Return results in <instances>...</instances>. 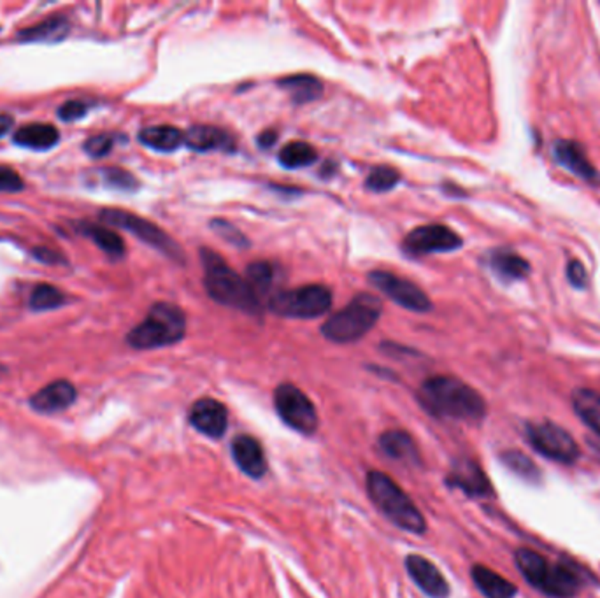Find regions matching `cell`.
<instances>
[{
  "mask_svg": "<svg viewBox=\"0 0 600 598\" xmlns=\"http://www.w3.org/2000/svg\"><path fill=\"white\" fill-rule=\"evenodd\" d=\"M66 302V295L59 288H55L52 284H46V283L37 284L32 290L30 300H28L32 311H52V309H57V307L64 306Z\"/></svg>",
  "mask_w": 600,
  "mask_h": 598,
  "instance_id": "f546056e",
  "label": "cell"
},
{
  "mask_svg": "<svg viewBox=\"0 0 600 598\" xmlns=\"http://www.w3.org/2000/svg\"><path fill=\"white\" fill-rule=\"evenodd\" d=\"M185 144L199 153L207 151H225L230 153L236 149V140L232 135L211 125H196L185 133Z\"/></svg>",
  "mask_w": 600,
  "mask_h": 598,
  "instance_id": "ac0fdd59",
  "label": "cell"
},
{
  "mask_svg": "<svg viewBox=\"0 0 600 598\" xmlns=\"http://www.w3.org/2000/svg\"><path fill=\"white\" fill-rule=\"evenodd\" d=\"M23 188H25V183L20 178V174L11 167L0 165V192L14 194V192H21Z\"/></svg>",
  "mask_w": 600,
  "mask_h": 598,
  "instance_id": "8d00e7d4",
  "label": "cell"
},
{
  "mask_svg": "<svg viewBox=\"0 0 600 598\" xmlns=\"http://www.w3.org/2000/svg\"><path fill=\"white\" fill-rule=\"evenodd\" d=\"M553 158L565 167L569 172L576 174L590 185H600V174L590 158L587 156L585 148L576 140L560 139L553 144Z\"/></svg>",
  "mask_w": 600,
  "mask_h": 598,
  "instance_id": "4fadbf2b",
  "label": "cell"
},
{
  "mask_svg": "<svg viewBox=\"0 0 600 598\" xmlns=\"http://www.w3.org/2000/svg\"><path fill=\"white\" fill-rule=\"evenodd\" d=\"M81 232L88 235L104 253H108L113 259H122L125 255V243L124 239L106 225H84L81 227Z\"/></svg>",
  "mask_w": 600,
  "mask_h": 598,
  "instance_id": "83f0119b",
  "label": "cell"
},
{
  "mask_svg": "<svg viewBox=\"0 0 600 598\" xmlns=\"http://www.w3.org/2000/svg\"><path fill=\"white\" fill-rule=\"evenodd\" d=\"M59 139H60L59 129L50 124H28L18 129L12 135L14 144L34 151L52 149L59 144Z\"/></svg>",
  "mask_w": 600,
  "mask_h": 598,
  "instance_id": "44dd1931",
  "label": "cell"
},
{
  "mask_svg": "<svg viewBox=\"0 0 600 598\" xmlns=\"http://www.w3.org/2000/svg\"><path fill=\"white\" fill-rule=\"evenodd\" d=\"M381 313L383 304L376 295L360 293L324 323L322 333L337 344L355 342L374 329Z\"/></svg>",
  "mask_w": 600,
  "mask_h": 598,
  "instance_id": "8992f818",
  "label": "cell"
},
{
  "mask_svg": "<svg viewBox=\"0 0 600 598\" xmlns=\"http://www.w3.org/2000/svg\"><path fill=\"white\" fill-rule=\"evenodd\" d=\"M204 286L212 300L248 315L260 313V300L250 283L209 248L200 250Z\"/></svg>",
  "mask_w": 600,
  "mask_h": 598,
  "instance_id": "7a4b0ae2",
  "label": "cell"
},
{
  "mask_svg": "<svg viewBox=\"0 0 600 598\" xmlns=\"http://www.w3.org/2000/svg\"><path fill=\"white\" fill-rule=\"evenodd\" d=\"M567 277L574 288H585L588 284L587 268L580 260H572L567 266Z\"/></svg>",
  "mask_w": 600,
  "mask_h": 598,
  "instance_id": "f35d334b",
  "label": "cell"
},
{
  "mask_svg": "<svg viewBox=\"0 0 600 598\" xmlns=\"http://www.w3.org/2000/svg\"><path fill=\"white\" fill-rule=\"evenodd\" d=\"M399 171L388 165H380L371 171V174L365 179V187L374 194H385L394 190L399 185Z\"/></svg>",
  "mask_w": 600,
  "mask_h": 598,
  "instance_id": "1f68e13d",
  "label": "cell"
},
{
  "mask_svg": "<svg viewBox=\"0 0 600 598\" xmlns=\"http://www.w3.org/2000/svg\"><path fill=\"white\" fill-rule=\"evenodd\" d=\"M102 178H104V183L115 190L132 192L137 188V179L131 172L124 169H106L102 171Z\"/></svg>",
  "mask_w": 600,
  "mask_h": 598,
  "instance_id": "836d02e7",
  "label": "cell"
},
{
  "mask_svg": "<svg viewBox=\"0 0 600 598\" xmlns=\"http://www.w3.org/2000/svg\"><path fill=\"white\" fill-rule=\"evenodd\" d=\"M34 257H36V259H39L41 262H48V264H55V262H59L57 255H55L53 251H50V250H36V251H34Z\"/></svg>",
  "mask_w": 600,
  "mask_h": 598,
  "instance_id": "ab89813d",
  "label": "cell"
},
{
  "mask_svg": "<svg viewBox=\"0 0 600 598\" xmlns=\"http://www.w3.org/2000/svg\"><path fill=\"white\" fill-rule=\"evenodd\" d=\"M572 407L578 418L600 437V395L594 390L580 388L572 394Z\"/></svg>",
  "mask_w": 600,
  "mask_h": 598,
  "instance_id": "4316f807",
  "label": "cell"
},
{
  "mask_svg": "<svg viewBox=\"0 0 600 598\" xmlns=\"http://www.w3.org/2000/svg\"><path fill=\"white\" fill-rule=\"evenodd\" d=\"M187 333V316L171 302L151 306L146 318L127 335L133 349H156L180 342Z\"/></svg>",
  "mask_w": 600,
  "mask_h": 598,
  "instance_id": "5b68a950",
  "label": "cell"
},
{
  "mask_svg": "<svg viewBox=\"0 0 600 598\" xmlns=\"http://www.w3.org/2000/svg\"><path fill=\"white\" fill-rule=\"evenodd\" d=\"M332 307V291L324 284H306L300 288L272 293L268 309L283 318L315 320L327 315Z\"/></svg>",
  "mask_w": 600,
  "mask_h": 598,
  "instance_id": "52a82bcc",
  "label": "cell"
},
{
  "mask_svg": "<svg viewBox=\"0 0 600 598\" xmlns=\"http://www.w3.org/2000/svg\"><path fill=\"white\" fill-rule=\"evenodd\" d=\"M276 139H277V132H274V131H266V132H262L259 135V144H260L262 148H270V146L276 142Z\"/></svg>",
  "mask_w": 600,
  "mask_h": 598,
  "instance_id": "b9f144b4",
  "label": "cell"
},
{
  "mask_svg": "<svg viewBox=\"0 0 600 598\" xmlns=\"http://www.w3.org/2000/svg\"><path fill=\"white\" fill-rule=\"evenodd\" d=\"M316 149L304 140H293L279 151V163L286 169H302L309 167L316 160Z\"/></svg>",
  "mask_w": 600,
  "mask_h": 598,
  "instance_id": "f1b7e54d",
  "label": "cell"
},
{
  "mask_svg": "<svg viewBox=\"0 0 600 598\" xmlns=\"http://www.w3.org/2000/svg\"><path fill=\"white\" fill-rule=\"evenodd\" d=\"M476 588L486 598H516L518 588L484 565H474L470 570Z\"/></svg>",
  "mask_w": 600,
  "mask_h": 598,
  "instance_id": "ffe728a7",
  "label": "cell"
},
{
  "mask_svg": "<svg viewBox=\"0 0 600 598\" xmlns=\"http://www.w3.org/2000/svg\"><path fill=\"white\" fill-rule=\"evenodd\" d=\"M369 281L372 283L374 288H378L381 293H385L390 300H394L404 309L414 313H427L432 309V302L427 297V293L418 284L400 277L397 274L387 270H372L369 274Z\"/></svg>",
  "mask_w": 600,
  "mask_h": 598,
  "instance_id": "7c38bea8",
  "label": "cell"
},
{
  "mask_svg": "<svg viewBox=\"0 0 600 598\" xmlns=\"http://www.w3.org/2000/svg\"><path fill=\"white\" fill-rule=\"evenodd\" d=\"M139 140L146 148L158 153H172L181 144H185V133L172 125H156L146 127L139 132Z\"/></svg>",
  "mask_w": 600,
  "mask_h": 598,
  "instance_id": "cb8c5ba5",
  "label": "cell"
},
{
  "mask_svg": "<svg viewBox=\"0 0 600 598\" xmlns=\"http://www.w3.org/2000/svg\"><path fill=\"white\" fill-rule=\"evenodd\" d=\"M380 448L390 458L404 464H418L420 451L412 437L404 430H388L380 437Z\"/></svg>",
  "mask_w": 600,
  "mask_h": 598,
  "instance_id": "603a6c76",
  "label": "cell"
},
{
  "mask_svg": "<svg viewBox=\"0 0 600 598\" xmlns=\"http://www.w3.org/2000/svg\"><path fill=\"white\" fill-rule=\"evenodd\" d=\"M462 244L464 241L455 230L441 223H432L411 230L402 243V250L411 257H421L432 253H450L462 248Z\"/></svg>",
  "mask_w": 600,
  "mask_h": 598,
  "instance_id": "8fae6325",
  "label": "cell"
},
{
  "mask_svg": "<svg viewBox=\"0 0 600 598\" xmlns=\"http://www.w3.org/2000/svg\"><path fill=\"white\" fill-rule=\"evenodd\" d=\"M448 484L462 490L468 497H488L493 493L492 482L477 462L470 458L457 460L448 475Z\"/></svg>",
  "mask_w": 600,
  "mask_h": 598,
  "instance_id": "2e32d148",
  "label": "cell"
},
{
  "mask_svg": "<svg viewBox=\"0 0 600 598\" xmlns=\"http://www.w3.org/2000/svg\"><path fill=\"white\" fill-rule=\"evenodd\" d=\"M68 20L66 16H52L34 27H28L18 34L21 41L27 43H59L66 39L68 34Z\"/></svg>",
  "mask_w": 600,
  "mask_h": 598,
  "instance_id": "d4e9b609",
  "label": "cell"
},
{
  "mask_svg": "<svg viewBox=\"0 0 600 598\" xmlns=\"http://www.w3.org/2000/svg\"><path fill=\"white\" fill-rule=\"evenodd\" d=\"M12 124H14V120H12L11 115L0 113V137H4L5 133L12 129Z\"/></svg>",
  "mask_w": 600,
  "mask_h": 598,
  "instance_id": "60d3db41",
  "label": "cell"
},
{
  "mask_svg": "<svg viewBox=\"0 0 600 598\" xmlns=\"http://www.w3.org/2000/svg\"><path fill=\"white\" fill-rule=\"evenodd\" d=\"M211 228H212L220 237H223L227 243H230V244H234V246H239V248L248 246L246 235H244L237 227H234V225L228 223V221H223V219H212V221H211Z\"/></svg>",
  "mask_w": 600,
  "mask_h": 598,
  "instance_id": "e575fe53",
  "label": "cell"
},
{
  "mask_svg": "<svg viewBox=\"0 0 600 598\" xmlns=\"http://www.w3.org/2000/svg\"><path fill=\"white\" fill-rule=\"evenodd\" d=\"M405 569L425 595L430 598H446L450 595V585L446 578L430 560L420 554H409L405 558Z\"/></svg>",
  "mask_w": 600,
  "mask_h": 598,
  "instance_id": "5bb4252c",
  "label": "cell"
},
{
  "mask_svg": "<svg viewBox=\"0 0 600 598\" xmlns=\"http://www.w3.org/2000/svg\"><path fill=\"white\" fill-rule=\"evenodd\" d=\"M115 146V137L109 133H100V135H93L84 142V151L93 156V158H100L106 156Z\"/></svg>",
  "mask_w": 600,
  "mask_h": 598,
  "instance_id": "d590c367",
  "label": "cell"
},
{
  "mask_svg": "<svg viewBox=\"0 0 600 598\" xmlns=\"http://www.w3.org/2000/svg\"><path fill=\"white\" fill-rule=\"evenodd\" d=\"M277 86L284 92H288L290 99L295 104H308L322 97L324 84L318 77L311 74H295L288 76L277 81Z\"/></svg>",
  "mask_w": 600,
  "mask_h": 598,
  "instance_id": "7402d4cb",
  "label": "cell"
},
{
  "mask_svg": "<svg viewBox=\"0 0 600 598\" xmlns=\"http://www.w3.org/2000/svg\"><path fill=\"white\" fill-rule=\"evenodd\" d=\"M276 279V268L268 262H253L246 268V281L257 293V297L266 295L272 290Z\"/></svg>",
  "mask_w": 600,
  "mask_h": 598,
  "instance_id": "4dcf8cb0",
  "label": "cell"
},
{
  "mask_svg": "<svg viewBox=\"0 0 600 598\" xmlns=\"http://www.w3.org/2000/svg\"><path fill=\"white\" fill-rule=\"evenodd\" d=\"M76 397H77V392H76L74 385L60 379V381H55V383H50L48 387L39 390L36 395H32L30 405H32V409H36L39 412L53 414V412H60L67 407H70Z\"/></svg>",
  "mask_w": 600,
  "mask_h": 598,
  "instance_id": "d6986e66",
  "label": "cell"
},
{
  "mask_svg": "<svg viewBox=\"0 0 600 598\" xmlns=\"http://www.w3.org/2000/svg\"><path fill=\"white\" fill-rule=\"evenodd\" d=\"M190 423L200 434L220 439L228 427V411L220 400L200 399L190 409Z\"/></svg>",
  "mask_w": 600,
  "mask_h": 598,
  "instance_id": "9a60e30c",
  "label": "cell"
},
{
  "mask_svg": "<svg viewBox=\"0 0 600 598\" xmlns=\"http://www.w3.org/2000/svg\"><path fill=\"white\" fill-rule=\"evenodd\" d=\"M527 439L533 450L548 460L571 466L580 458V446L574 437L553 421L527 425Z\"/></svg>",
  "mask_w": 600,
  "mask_h": 598,
  "instance_id": "9c48e42d",
  "label": "cell"
},
{
  "mask_svg": "<svg viewBox=\"0 0 600 598\" xmlns=\"http://www.w3.org/2000/svg\"><path fill=\"white\" fill-rule=\"evenodd\" d=\"M232 457L237 466L250 477H262L267 472L266 451L252 435H237L232 441Z\"/></svg>",
  "mask_w": 600,
  "mask_h": 598,
  "instance_id": "e0dca14e",
  "label": "cell"
},
{
  "mask_svg": "<svg viewBox=\"0 0 600 598\" xmlns=\"http://www.w3.org/2000/svg\"><path fill=\"white\" fill-rule=\"evenodd\" d=\"M502 462L506 464V466L509 470H513L516 475H520L522 479L539 481V477H540L539 466H535L527 455H524L520 451H508V453H504L502 455Z\"/></svg>",
  "mask_w": 600,
  "mask_h": 598,
  "instance_id": "d6a6232c",
  "label": "cell"
},
{
  "mask_svg": "<svg viewBox=\"0 0 600 598\" xmlns=\"http://www.w3.org/2000/svg\"><path fill=\"white\" fill-rule=\"evenodd\" d=\"M274 405L279 418L290 428L304 435H313L318 430L320 419L315 403L295 385H279L274 392Z\"/></svg>",
  "mask_w": 600,
  "mask_h": 598,
  "instance_id": "30bf717a",
  "label": "cell"
},
{
  "mask_svg": "<svg viewBox=\"0 0 600 598\" xmlns=\"http://www.w3.org/2000/svg\"><path fill=\"white\" fill-rule=\"evenodd\" d=\"M88 113V104L83 100H67L59 108V116L64 122H76Z\"/></svg>",
  "mask_w": 600,
  "mask_h": 598,
  "instance_id": "74e56055",
  "label": "cell"
},
{
  "mask_svg": "<svg viewBox=\"0 0 600 598\" xmlns=\"http://www.w3.org/2000/svg\"><path fill=\"white\" fill-rule=\"evenodd\" d=\"M367 493L381 514L396 527L411 533L427 530L423 514L390 475L380 470H371L367 474Z\"/></svg>",
  "mask_w": 600,
  "mask_h": 598,
  "instance_id": "277c9868",
  "label": "cell"
},
{
  "mask_svg": "<svg viewBox=\"0 0 600 598\" xmlns=\"http://www.w3.org/2000/svg\"><path fill=\"white\" fill-rule=\"evenodd\" d=\"M421 407L436 418L453 421H479L486 414V402L462 379L453 376H434L420 390Z\"/></svg>",
  "mask_w": 600,
  "mask_h": 598,
  "instance_id": "6da1fadb",
  "label": "cell"
},
{
  "mask_svg": "<svg viewBox=\"0 0 600 598\" xmlns=\"http://www.w3.org/2000/svg\"><path fill=\"white\" fill-rule=\"evenodd\" d=\"M100 219L109 227H118V228L131 232L139 241L155 248L156 251L169 257L171 260L185 264V255L180 244L171 235H167L162 228H158L155 223L137 214H132L129 211H122V209H104L100 212Z\"/></svg>",
  "mask_w": 600,
  "mask_h": 598,
  "instance_id": "ba28073f",
  "label": "cell"
},
{
  "mask_svg": "<svg viewBox=\"0 0 600 598\" xmlns=\"http://www.w3.org/2000/svg\"><path fill=\"white\" fill-rule=\"evenodd\" d=\"M492 270L504 281H518L529 275V262L515 251L509 250H495L490 255Z\"/></svg>",
  "mask_w": 600,
  "mask_h": 598,
  "instance_id": "484cf974",
  "label": "cell"
},
{
  "mask_svg": "<svg viewBox=\"0 0 600 598\" xmlns=\"http://www.w3.org/2000/svg\"><path fill=\"white\" fill-rule=\"evenodd\" d=\"M515 562L527 583L549 598H574L583 588V578L572 565L549 562L529 547L515 554Z\"/></svg>",
  "mask_w": 600,
  "mask_h": 598,
  "instance_id": "3957f363",
  "label": "cell"
}]
</instances>
